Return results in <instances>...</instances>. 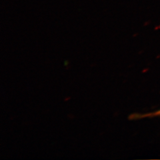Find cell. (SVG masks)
<instances>
[{
	"label": "cell",
	"instance_id": "cell-1",
	"mask_svg": "<svg viewBox=\"0 0 160 160\" xmlns=\"http://www.w3.org/2000/svg\"><path fill=\"white\" fill-rule=\"evenodd\" d=\"M154 116H160V109L156 112H153L149 114H146L145 116H143V117H154Z\"/></svg>",
	"mask_w": 160,
	"mask_h": 160
}]
</instances>
